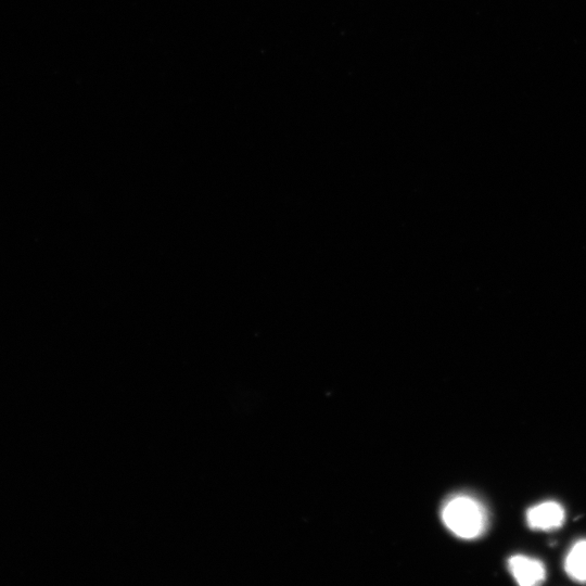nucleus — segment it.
<instances>
[{
    "label": "nucleus",
    "mask_w": 586,
    "mask_h": 586,
    "mask_svg": "<svg viewBox=\"0 0 586 586\" xmlns=\"http://www.w3.org/2000/svg\"><path fill=\"white\" fill-rule=\"evenodd\" d=\"M565 569L568 576L578 582H586V541H580L569 552Z\"/></svg>",
    "instance_id": "obj_4"
},
{
    "label": "nucleus",
    "mask_w": 586,
    "mask_h": 586,
    "mask_svg": "<svg viewBox=\"0 0 586 586\" xmlns=\"http://www.w3.org/2000/svg\"><path fill=\"white\" fill-rule=\"evenodd\" d=\"M509 570L522 586L541 584L546 577L545 567L537 559L517 555L509 559Z\"/></svg>",
    "instance_id": "obj_3"
},
{
    "label": "nucleus",
    "mask_w": 586,
    "mask_h": 586,
    "mask_svg": "<svg viewBox=\"0 0 586 586\" xmlns=\"http://www.w3.org/2000/svg\"><path fill=\"white\" fill-rule=\"evenodd\" d=\"M444 525L456 537L473 540L481 537L488 527L486 509L468 495H457L442 509Z\"/></svg>",
    "instance_id": "obj_1"
},
{
    "label": "nucleus",
    "mask_w": 586,
    "mask_h": 586,
    "mask_svg": "<svg viewBox=\"0 0 586 586\" xmlns=\"http://www.w3.org/2000/svg\"><path fill=\"white\" fill-rule=\"evenodd\" d=\"M527 521L534 530L551 531L563 526L565 511L562 505L556 502H545L529 509Z\"/></svg>",
    "instance_id": "obj_2"
}]
</instances>
